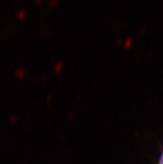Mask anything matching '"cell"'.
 <instances>
[{
	"label": "cell",
	"mask_w": 163,
	"mask_h": 164,
	"mask_svg": "<svg viewBox=\"0 0 163 164\" xmlns=\"http://www.w3.org/2000/svg\"><path fill=\"white\" fill-rule=\"evenodd\" d=\"M158 164H163V152L161 154V157H160V159H159V163Z\"/></svg>",
	"instance_id": "6da1fadb"
}]
</instances>
